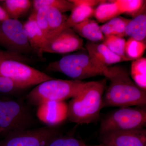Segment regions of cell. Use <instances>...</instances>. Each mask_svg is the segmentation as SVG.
I'll return each instance as SVG.
<instances>
[{
  "instance_id": "6da1fadb",
  "label": "cell",
  "mask_w": 146,
  "mask_h": 146,
  "mask_svg": "<svg viewBox=\"0 0 146 146\" xmlns=\"http://www.w3.org/2000/svg\"><path fill=\"white\" fill-rule=\"evenodd\" d=\"M104 76L110 83L104 94L102 108L146 107V91L134 83L125 68L109 66L104 69Z\"/></svg>"
},
{
  "instance_id": "7a4b0ae2",
  "label": "cell",
  "mask_w": 146,
  "mask_h": 146,
  "mask_svg": "<svg viewBox=\"0 0 146 146\" xmlns=\"http://www.w3.org/2000/svg\"><path fill=\"white\" fill-rule=\"evenodd\" d=\"M106 81L85 82L68 104V118L72 123L88 124L97 121L102 108Z\"/></svg>"
},
{
  "instance_id": "3957f363",
  "label": "cell",
  "mask_w": 146,
  "mask_h": 146,
  "mask_svg": "<svg viewBox=\"0 0 146 146\" xmlns=\"http://www.w3.org/2000/svg\"><path fill=\"white\" fill-rule=\"evenodd\" d=\"M84 82L53 78L36 85L27 95V100L36 106L48 101H65L74 96Z\"/></svg>"
},
{
  "instance_id": "277c9868",
  "label": "cell",
  "mask_w": 146,
  "mask_h": 146,
  "mask_svg": "<svg viewBox=\"0 0 146 146\" xmlns=\"http://www.w3.org/2000/svg\"><path fill=\"white\" fill-rule=\"evenodd\" d=\"M46 70L62 73L73 80L81 81L97 76H104V72L93 62L87 52L65 56L60 60L49 63Z\"/></svg>"
},
{
  "instance_id": "5b68a950",
  "label": "cell",
  "mask_w": 146,
  "mask_h": 146,
  "mask_svg": "<svg viewBox=\"0 0 146 146\" xmlns=\"http://www.w3.org/2000/svg\"><path fill=\"white\" fill-rule=\"evenodd\" d=\"M145 107L119 108L109 112L102 120L100 135L112 131L135 130L145 128Z\"/></svg>"
},
{
  "instance_id": "8992f818",
  "label": "cell",
  "mask_w": 146,
  "mask_h": 146,
  "mask_svg": "<svg viewBox=\"0 0 146 146\" xmlns=\"http://www.w3.org/2000/svg\"><path fill=\"white\" fill-rule=\"evenodd\" d=\"M34 118L21 102L0 100V134L7 135L31 128Z\"/></svg>"
},
{
  "instance_id": "52a82bcc",
  "label": "cell",
  "mask_w": 146,
  "mask_h": 146,
  "mask_svg": "<svg viewBox=\"0 0 146 146\" xmlns=\"http://www.w3.org/2000/svg\"><path fill=\"white\" fill-rule=\"evenodd\" d=\"M0 76L11 79L25 89L53 78L26 63L7 59L0 60Z\"/></svg>"
},
{
  "instance_id": "ba28073f",
  "label": "cell",
  "mask_w": 146,
  "mask_h": 146,
  "mask_svg": "<svg viewBox=\"0 0 146 146\" xmlns=\"http://www.w3.org/2000/svg\"><path fill=\"white\" fill-rule=\"evenodd\" d=\"M61 135L56 126L29 129L7 135L0 141V146H48Z\"/></svg>"
},
{
  "instance_id": "9c48e42d",
  "label": "cell",
  "mask_w": 146,
  "mask_h": 146,
  "mask_svg": "<svg viewBox=\"0 0 146 146\" xmlns=\"http://www.w3.org/2000/svg\"><path fill=\"white\" fill-rule=\"evenodd\" d=\"M0 46L9 51L20 54L33 52L23 24L18 20L11 18L0 22Z\"/></svg>"
},
{
  "instance_id": "30bf717a",
  "label": "cell",
  "mask_w": 146,
  "mask_h": 146,
  "mask_svg": "<svg viewBox=\"0 0 146 146\" xmlns=\"http://www.w3.org/2000/svg\"><path fill=\"white\" fill-rule=\"evenodd\" d=\"M32 14L47 41L65 29L68 17L56 9L44 7Z\"/></svg>"
},
{
  "instance_id": "8fae6325",
  "label": "cell",
  "mask_w": 146,
  "mask_h": 146,
  "mask_svg": "<svg viewBox=\"0 0 146 146\" xmlns=\"http://www.w3.org/2000/svg\"><path fill=\"white\" fill-rule=\"evenodd\" d=\"M83 40L72 28L63 29L48 40L42 50V54L68 53L82 48Z\"/></svg>"
},
{
  "instance_id": "7c38bea8",
  "label": "cell",
  "mask_w": 146,
  "mask_h": 146,
  "mask_svg": "<svg viewBox=\"0 0 146 146\" xmlns=\"http://www.w3.org/2000/svg\"><path fill=\"white\" fill-rule=\"evenodd\" d=\"M100 135L102 144L108 146H146L145 128L112 131Z\"/></svg>"
},
{
  "instance_id": "4fadbf2b",
  "label": "cell",
  "mask_w": 146,
  "mask_h": 146,
  "mask_svg": "<svg viewBox=\"0 0 146 146\" xmlns=\"http://www.w3.org/2000/svg\"><path fill=\"white\" fill-rule=\"evenodd\" d=\"M68 104L65 101H48L38 106L36 115L42 122L56 126L68 118Z\"/></svg>"
},
{
  "instance_id": "5bb4252c",
  "label": "cell",
  "mask_w": 146,
  "mask_h": 146,
  "mask_svg": "<svg viewBox=\"0 0 146 146\" xmlns=\"http://www.w3.org/2000/svg\"><path fill=\"white\" fill-rule=\"evenodd\" d=\"M85 47L91 60L103 70L116 63L132 60L128 58L121 57L115 54L102 43L88 41Z\"/></svg>"
},
{
  "instance_id": "9a60e30c",
  "label": "cell",
  "mask_w": 146,
  "mask_h": 146,
  "mask_svg": "<svg viewBox=\"0 0 146 146\" xmlns=\"http://www.w3.org/2000/svg\"><path fill=\"white\" fill-rule=\"evenodd\" d=\"M23 26L29 44L33 52H36L39 56H42V50L47 40L36 23L32 13L29 17L28 20L23 24Z\"/></svg>"
},
{
  "instance_id": "2e32d148",
  "label": "cell",
  "mask_w": 146,
  "mask_h": 146,
  "mask_svg": "<svg viewBox=\"0 0 146 146\" xmlns=\"http://www.w3.org/2000/svg\"><path fill=\"white\" fill-rule=\"evenodd\" d=\"M72 28L78 36L89 42L100 43L103 42L105 38L98 22L91 18L74 26Z\"/></svg>"
},
{
  "instance_id": "e0dca14e",
  "label": "cell",
  "mask_w": 146,
  "mask_h": 146,
  "mask_svg": "<svg viewBox=\"0 0 146 146\" xmlns=\"http://www.w3.org/2000/svg\"><path fill=\"white\" fill-rule=\"evenodd\" d=\"M144 41L146 36V3L140 12L131 19L125 28V36Z\"/></svg>"
},
{
  "instance_id": "ac0fdd59",
  "label": "cell",
  "mask_w": 146,
  "mask_h": 146,
  "mask_svg": "<svg viewBox=\"0 0 146 146\" xmlns=\"http://www.w3.org/2000/svg\"><path fill=\"white\" fill-rule=\"evenodd\" d=\"M0 5L9 18L18 20L29 10L32 2L29 0H4L0 1Z\"/></svg>"
},
{
  "instance_id": "d6986e66",
  "label": "cell",
  "mask_w": 146,
  "mask_h": 146,
  "mask_svg": "<svg viewBox=\"0 0 146 146\" xmlns=\"http://www.w3.org/2000/svg\"><path fill=\"white\" fill-rule=\"evenodd\" d=\"M114 1H103L94 10V16L100 23H105L121 14Z\"/></svg>"
},
{
  "instance_id": "ffe728a7",
  "label": "cell",
  "mask_w": 146,
  "mask_h": 146,
  "mask_svg": "<svg viewBox=\"0 0 146 146\" xmlns=\"http://www.w3.org/2000/svg\"><path fill=\"white\" fill-rule=\"evenodd\" d=\"M131 20L119 16L101 26V30L105 36L116 35L124 37L125 36L126 27Z\"/></svg>"
},
{
  "instance_id": "44dd1931",
  "label": "cell",
  "mask_w": 146,
  "mask_h": 146,
  "mask_svg": "<svg viewBox=\"0 0 146 146\" xmlns=\"http://www.w3.org/2000/svg\"><path fill=\"white\" fill-rule=\"evenodd\" d=\"M130 77L136 85L146 91V58L132 60L131 66Z\"/></svg>"
},
{
  "instance_id": "7402d4cb",
  "label": "cell",
  "mask_w": 146,
  "mask_h": 146,
  "mask_svg": "<svg viewBox=\"0 0 146 146\" xmlns=\"http://www.w3.org/2000/svg\"><path fill=\"white\" fill-rule=\"evenodd\" d=\"M93 7L83 5H74L70 16L65 22V29L72 28L94 15Z\"/></svg>"
},
{
  "instance_id": "603a6c76",
  "label": "cell",
  "mask_w": 146,
  "mask_h": 146,
  "mask_svg": "<svg viewBox=\"0 0 146 146\" xmlns=\"http://www.w3.org/2000/svg\"><path fill=\"white\" fill-rule=\"evenodd\" d=\"M33 11L35 12L44 7H51L57 9L62 13L72 10L74 5L69 0H34L32 2Z\"/></svg>"
},
{
  "instance_id": "cb8c5ba5",
  "label": "cell",
  "mask_w": 146,
  "mask_h": 146,
  "mask_svg": "<svg viewBox=\"0 0 146 146\" xmlns=\"http://www.w3.org/2000/svg\"><path fill=\"white\" fill-rule=\"evenodd\" d=\"M146 48L145 41H138L129 37L126 42L125 54L128 58L136 60L142 57Z\"/></svg>"
},
{
  "instance_id": "d4e9b609",
  "label": "cell",
  "mask_w": 146,
  "mask_h": 146,
  "mask_svg": "<svg viewBox=\"0 0 146 146\" xmlns=\"http://www.w3.org/2000/svg\"><path fill=\"white\" fill-rule=\"evenodd\" d=\"M122 14L135 17L141 11L146 1L143 0H115Z\"/></svg>"
},
{
  "instance_id": "484cf974",
  "label": "cell",
  "mask_w": 146,
  "mask_h": 146,
  "mask_svg": "<svg viewBox=\"0 0 146 146\" xmlns=\"http://www.w3.org/2000/svg\"><path fill=\"white\" fill-rule=\"evenodd\" d=\"M126 40L124 37L116 35L105 36L102 43L112 52L123 57H127L125 54Z\"/></svg>"
},
{
  "instance_id": "4316f807",
  "label": "cell",
  "mask_w": 146,
  "mask_h": 146,
  "mask_svg": "<svg viewBox=\"0 0 146 146\" xmlns=\"http://www.w3.org/2000/svg\"><path fill=\"white\" fill-rule=\"evenodd\" d=\"M85 143L72 136H63L57 137L50 143L48 146H86Z\"/></svg>"
},
{
  "instance_id": "83f0119b",
  "label": "cell",
  "mask_w": 146,
  "mask_h": 146,
  "mask_svg": "<svg viewBox=\"0 0 146 146\" xmlns=\"http://www.w3.org/2000/svg\"><path fill=\"white\" fill-rule=\"evenodd\" d=\"M25 89L23 86L11 79L0 76V93L11 94L18 90Z\"/></svg>"
},
{
  "instance_id": "f1b7e54d",
  "label": "cell",
  "mask_w": 146,
  "mask_h": 146,
  "mask_svg": "<svg viewBox=\"0 0 146 146\" xmlns=\"http://www.w3.org/2000/svg\"><path fill=\"white\" fill-rule=\"evenodd\" d=\"M74 5H83L94 8V6L99 5L103 1L100 0H69Z\"/></svg>"
},
{
  "instance_id": "f546056e",
  "label": "cell",
  "mask_w": 146,
  "mask_h": 146,
  "mask_svg": "<svg viewBox=\"0 0 146 146\" xmlns=\"http://www.w3.org/2000/svg\"><path fill=\"white\" fill-rule=\"evenodd\" d=\"M13 56V53L7 50H0V60L4 58H11Z\"/></svg>"
},
{
  "instance_id": "4dcf8cb0",
  "label": "cell",
  "mask_w": 146,
  "mask_h": 146,
  "mask_svg": "<svg viewBox=\"0 0 146 146\" xmlns=\"http://www.w3.org/2000/svg\"><path fill=\"white\" fill-rule=\"evenodd\" d=\"M8 18H9V17L6 13L5 11L2 7L0 5V22H2Z\"/></svg>"
},
{
  "instance_id": "1f68e13d",
  "label": "cell",
  "mask_w": 146,
  "mask_h": 146,
  "mask_svg": "<svg viewBox=\"0 0 146 146\" xmlns=\"http://www.w3.org/2000/svg\"><path fill=\"white\" fill-rule=\"evenodd\" d=\"M86 146H108L106 145H104L103 144H101L100 145H94V146H87L86 145Z\"/></svg>"
}]
</instances>
